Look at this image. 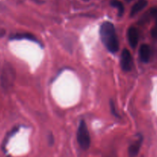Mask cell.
I'll list each match as a JSON object with an SVG mask.
<instances>
[{
    "mask_svg": "<svg viewBox=\"0 0 157 157\" xmlns=\"http://www.w3.org/2000/svg\"><path fill=\"white\" fill-rule=\"evenodd\" d=\"M15 78V72L13 67L7 64L4 66L1 74V84L5 90H9L13 86Z\"/></svg>",
    "mask_w": 157,
    "mask_h": 157,
    "instance_id": "obj_3",
    "label": "cell"
},
{
    "mask_svg": "<svg viewBox=\"0 0 157 157\" xmlns=\"http://www.w3.org/2000/svg\"><path fill=\"white\" fill-rule=\"evenodd\" d=\"M142 143H143V139L142 137H140L138 140H136L129 146V149H128L129 157H136L138 155L142 146Z\"/></svg>",
    "mask_w": 157,
    "mask_h": 157,
    "instance_id": "obj_6",
    "label": "cell"
},
{
    "mask_svg": "<svg viewBox=\"0 0 157 157\" xmlns=\"http://www.w3.org/2000/svg\"><path fill=\"white\" fill-rule=\"evenodd\" d=\"M140 60L143 63H148L151 57V49L147 44H143L140 48Z\"/></svg>",
    "mask_w": 157,
    "mask_h": 157,
    "instance_id": "obj_7",
    "label": "cell"
},
{
    "mask_svg": "<svg viewBox=\"0 0 157 157\" xmlns=\"http://www.w3.org/2000/svg\"><path fill=\"white\" fill-rule=\"evenodd\" d=\"M133 62L130 52L128 49H123L121 55V67L126 72H129L132 69Z\"/></svg>",
    "mask_w": 157,
    "mask_h": 157,
    "instance_id": "obj_4",
    "label": "cell"
},
{
    "mask_svg": "<svg viewBox=\"0 0 157 157\" xmlns=\"http://www.w3.org/2000/svg\"><path fill=\"white\" fill-rule=\"evenodd\" d=\"M111 6L117 9L120 16H123V13H124V6H123V4L120 1H118V0H112Z\"/></svg>",
    "mask_w": 157,
    "mask_h": 157,
    "instance_id": "obj_9",
    "label": "cell"
},
{
    "mask_svg": "<svg viewBox=\"0 0 157 157\" xmlns=\"http://www.w3.org/2000/svg\"><path fill=\"white\" fill-rule=\"evenodd\" d=\"M100 37L102 42L112 53L118 52L120 44L116 33V29L112 22H105L100 27Z\"/></svg>",
    "mask_w": 157,
    "mask_h": 157,
    "instance_id": "obj_1",
    "label": "cell"
},
{
    "mask_svg": "<svg viewBox=\"0 0 157 157\" xmlns=\"http://www.w3.org/2000/svg\"><path fill=\"white\" fill-rule=\"evenodd\" d=\"M127 36L131 47L133 49L136 47L139 43V39H140V33H139L138 29L134 27H130L127 32Z\"/></svg>",
    "mask_w": 157,
    "mask_h": 157,
    "instance_id": "obj_5",
    "label": "cell"
},
{
    "mask_svg": "<svg viewBox=\"0 0 157 157\" xmlns=\"http://www.w3.org/2000/svg\"><path fill=\"white\" fill-rule=\"evenodd\" d=\"M126 1H128V2H130V1H132V0H126Z\"/></svg>",
    "mask_w": 157,
    "mask_h": 157,
    "instance_id": "obj_14",
    "label": "cell"
},
{
    "mask_svg": "<svg viewBox=\"0 0 157 157\" xmlns=\"http://www.w3.org/2000/svg\"><path fill=\"white\" fill-rule=\"evenodd\" d=\"M16 39H30V40H34L36 41V39H35L34 36L33 35H30V34H18L16 36Z\"/></svg>",
    "mask_w": 157,
    "mask_h": 157,
    "instance_id": "obj_10",
    "label": "cell"
},
{
    "mask_svg": "<svg viewBox=\"0 0 157 157\" xmlns=\"http://www.w3.org/2000/svg\"><path fill=\"white\" fill-rule=\"evenodd\" d=\"M155 19V25H156V26H157V18H156V19Z\"/></svg>",
    "mask_w": 157,
    "mask_h": 157,
    "instance_id": "obj_13",
    "label": "cell"
},
{
    "mask_svg": "<svg viewBox=\"0 0 157 157\" xmlns=\"http://www.w3.org/2000/svg\"><path fill=\"white\" fill-rule=\"evenodd\" d=\"M151 36H152V37L153 38V39H157V26L156 25H155V26L152 29V30H151Z\"/></svg>",
    "mask_w": 157,
    "mask_h": 157,
    "instance_id": "obj_12",
    "label": "cell"
},
{
    "mask_svg": "<svg viewBox=\"0 0 157 157\" xmlns=\"http://www.w3.org/2000/svg\"><path fill=\"white\" fill-rule=\"evenodd\" d=\"M148 5V1L147 0H139L138 2H136L134 4L133 6L131 9L130 15L131 16H134L137 14V13H140V11H142L143 10H144Z\"/></svg>",
    "mask_w": 157,
    "mask_h": 157,
    "instance_id": "obj_8",
    "label": "cell"
},
{
    "mask_svg": "<svg viewBox=\"0 0 157 157\" xmlns=\"http://www.w3.org/2000/svg\"><path fill=\"white\" fill-rule=\"evenodd\" d=\"M77 141L80 147L84 150H86L90 148L91 143L90 132L86 124L84 121H81L77 131Z\"/></svg>",
    "mask_w": 157,
    "mask_h": 157,
    "instance_id": "obj_2",
    "label": "cell"
},
{
    "mask_svg": "<svg viewBox=\"0 0 157 157\" xmlns=\"http://www.w3.org/2000/svg\"><path fill=\"white\" fill-rule=\"evenodd\" d=\"M149 14L152 17H153L154 19H156L157 18V6L152 7L150 10H149Z\"/></svg>",
    "mask_w": 157,
    "mask_h": 157,
    "instance_id": "obj_11",
    "label": "cell"
}]
</instances>
